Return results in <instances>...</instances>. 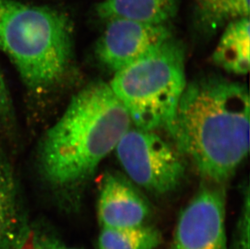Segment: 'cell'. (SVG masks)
<instances>
[{"label":"cell","instance_id":"obj_1","mask_svg":"<svg viewBox=\"0 0 250 249\" xmlns=\"http://www.w3.org/2000/svg\"><path fill=\"white\" fill-rule=\"evenodd\" d=\"M131 124L109 83H89L74 95L43 135L37 155L45 187L62 206L76 198Z\"/></svg>","mask_w":250,"mask_h":249},{"label":"cell","instance_id":"obj_2","mask_svg":"<svg viewBox=\"0 0 250 249\" xmlns=\"http://www.w3.org/2000/svg\"><path fill=\"white\" fill-rule=\"evenodd\" d=\"M250 112L246 84L203 75L187 82L167 132L205 182L224 185L248 156Z\"/></svg>","mask_w":250,"mask_h":249},{"label":"cell","instance_id":"obj_3","mask_svg":"<svg viewBox=\"0 0 250 249\" xmlns=\"http://www.w3.org/2000/svg\"><path fill=\"white\" fill-rule=\"evenodd\" d=\"M0 50L31 95L47 97L71 73L73 24L67 15L53 7L0 0Z\"/></svg>","mask_w":250,"mask_h":249},{"label":"cell","instance_id":"obj_4","mask_svg":"<svg viewBox=\"0 0 250 249\" xmlns=\"http://www.w3.org/2000/svg\"><path fill=\"white\" fill-rule=\"evenodd\" d=\"M109 84L135 127L167 131L187 84L184 45L172 36L116 71Z\"/></svg>","mask_w":250,"mask_h":249},{"label":"cell","instance_id":"obj_5","mask_svg":"<svg viewBox=\"0 0 250 249\" xmlns=\"http://www.w3.org/2000/svg\"><path fill=\"white\" fill-rule=\"evenodd\" d=\"M114 150L126 177L149 193H172L184 181L187 160L157 131L130 127Z\"/></svg>","mask_w":250,"mask_h":249},{"label":"cell","instance_id":"obj_6","mask_svg":"<svg viewBox=\"0 0 250 249\" xmlns=\"http://www.w3.org/2000/svg\"><path fill=\"white\" fill-rule=\"evenodd\" d=\"M224 185H203L180 214L170 249H229Z\"/></svg>","mask_w":250,"mask_h":249},{"label":"cell","instance_id":"obj_7","mask_svg":"<svg viewBox=\"0 0 250 249\" xmlns=\"http://www.w3.org/2000/svg\"><path fill=\"white\" fill-rule=\"evenodd\" d=\"M97 40L95 55L102 66L115 73L172 37L168 24L111 19Z\"/></svg>","mask_w":250,"mask_h":249},{"label":"cell","instance_id":"obj_8","mask_svg":"<svg viewBox=\"0 0 250 249\" xmlns=\"http://www.w3.org/2000/svg\"><path fill=\"white\" fill-rule=\"evenodd\" d=\"M151 214L148 201L135 184L118 172L104 173L97 200V218L102 228L146 225Z\"/></svg>","mask_w":250,"mask_h":249},{"label":"cell","instance_id":"obj_9","mask_svg":"<svg viewBox=\"0 0 250 249\" xmlns=\"http://www.w3.org/2000/svg\"><path fill=\"white\" fill-rule=\"evenodd\" d=\"M30 224L11 158L0 148V249H13Z\"/></svg>","mask_w":250,"mask_h":249},{"label":"cell","instance_id":"obj_10","mask_svg":"<svg viewBox=\"0 0 250 249\" xmlns=\"http://www.w3.org/2000/svg\"><path fill=\"white\" fill-rule=\"evenodd\" d=\"M180 0H103L96 12L102 19L132 20L150 24H168L177 15Z\"/></svg>","mask_w":250,"mask_h":249},{"label":"cell","instance_id":"obj_11","mask_svg":"<svg viewBox=\"0 0 250 249\" xmlns=\"http://www.w3.org/2000/svg\"><path fill=\"white\" fill-rule=\"evenodd\" d=\"M250 17L227 24L213 51V62L229 73L247 75L250 62Z\"/></svg>","mask_w":250,"mask_h":249},{"label":"cell","instance_id":"obj_12","mask_svg":"<svg viewBox=\"0 0 250 249\" xmlns=\"http://www.w3.org/2000/svg\"><path fill=\"white\" fill-rule=\"evenodd\" d=\"M162 242L161 233L149 225L130 228H102L98 249H156Z\"/></svg>","mask_w":250,"mask_h":249},{"label":"cell","instance_id":"obj_13","mask_svg":"<svg viewBox=\"0 0 250 249\" xmlns=\"http://www.w3.org/2000/svg\"><path fill=\"white\" fill-rule=\"evenodd\" d=\"M200 24L212 32L224 24L250 17V0H195Z\"/></svg>","mask_w":250,"mask_h":249},{"label":"cell","instance_id":"obj_14","mask_svg":"<svg viewBox=\"0 0 250 249\" xmlns=\"http://www.w3.org/2000/svg\"><path fill=\"white\" fill-rule=\"evenodd\" d=\"M244 189L241 211L229 249H250V202L248 185Z\"/></svg>","mask_w":250,"mask_h":249},{"label":"cell","instance_id":"obj_15","mask_svg":"<svg viewBox=\"0 0 250 249\" xmlns=\"http://www.w3.org/2000/svg\"><path fill=\"white\" fill-rule=\"evenodd\" d=\"M17 118L9 89L0 68V128L8 139L16 134Z\"/></svg>","mask_w":250,"mask_h":249},{"label":"cell","instance_id":"obj_16","mask_svg":"<svg viewBox=\"0 0 250 249\" xmlns=\"http://www.w3.org/2000/svg\"><path fill=\"white\" fill-rule=\"evenodd\" d=\"M55 236L50 230L30 224L26 232L13 249H53Z\"/></svg>","mask_w":250,"mask_h":249},{"label":"cell","instance_id":"obj_17","mask_svg":"<svg viewBox=\"0 0 250 249\" xmlns=\"http://www.w3.org/2000/svg\"><path fill=\"white\" fill-rule=\"evenodd\" d=\"M53 249H74V248L66 247V245H64L60 240H58V238H55L54 244H53Z\"/></svg>","mask_w":250,"mask_h":249}]
</instances>
